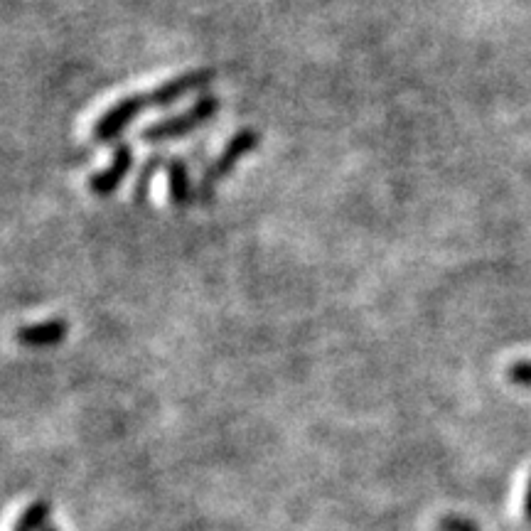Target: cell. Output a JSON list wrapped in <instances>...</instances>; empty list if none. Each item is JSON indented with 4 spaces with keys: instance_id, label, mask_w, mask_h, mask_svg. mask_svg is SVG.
I'll list each match as a JSON object with an SVG mask.
<instances>
[{
    "instance_id": "cell-1",
    "label": "cell",
    "mask_w": 531,
    "mask_h": 531,
    "mask_svg": "<svg viewBox=\"0 0 531 531\" xmlns=\"http://www.w3.org/2000/svg\"><path fill=\"white\" fill-rule=\"evenodd\" d=\"M261 136L256 131H251V128H244V131L234 133L232 141L227 143V148L222 150V155H219L217 160H214L212 165L207 168L205 177L200 180V187H197V197H200L202 202H209L214 197V192H217L219 182L224 180L232 170L239 165V160L244 158L246 153H251L256 146H259Z\"/></svg>"
},
{
    "instance_id": "cell-2",
    "label": "cell",
    "mask_w": 531,
    "mask_h": 531,
    "mask_svg": "<svg viewBox=\"0 0 531 531\" xmlns=\"http://www.w3.org/2000/svg\"><path fill=\"white\" fill-rule=\"evenodd\" d=\"M219 111V99L217 96H202L192 109H187L185 114L180 116H170L165 121L155 123V126L146 128L141 133V138L146 143H163V141H173V138L187 136L190 131L200 128L202 123H207L209 118Z\"/></svg>"
},
{
    "instance_id": "cell-3",
    "label": "cell",
    "mask_w": 531,
    "mask_h": 531,
    "mask_svg": "<svg viewBox=\"0 0 531 531\" xmlns=\"http://www.w3.org/2000/svg\"><path fill=\"white\" fill-rule=\"evenodd\" d=\"M146 109H150L148 94L126 96V99L118 101L116 106H111V109L99 118V123L94 126V138L101 143H111Z\"/></svg>"
},
{
    "instance_id": "cell-4",
    "label": "cell",
    "mask_w": 531,
    "mask_h": 531,
    "mask_svg": "<svg viewBox=\"0 0 531 531\" xmlns=\"http://www.w3.org/2000/svg\"><path fill=\"white\" fill-rule=\"evenodd\" d=\"M131 165H133V150L131 146H126V143H121V146L114 150V158H111L109 168L89 177V190L94 192L96 197H109L111 192H116L118 185L126 180Z\"/></svg>"
},
{
    "instance_id": "cell-5",
    "label": "cell",
    "mask_w": 531,
    "mask_h": 531,
    "mask_svg": "<svg viewBox=\"0 0 531 531\" xmlns=\"http://www.w3.org/2000/svg\"><path fill=\"white\" fill-rule=\"evenodd\" d=\"M209 82H212V72L182 74V77L170 79V82L160 84L158 89L150 91L148 94L150 106H158V109H163V106L175 104V101H180L182 96H187L190 91H197L200 87H205V84H209Z\"/></svg>"
},
{
    "instance_id": "cell-6",
    "label": "cell",
    "mask_w": 531,
    "mask_h": 531,
    "mask_svg": "<svg viewBox=\"0 0 531 531\" xmlns=\"http://www.w3.org/2000/svg\"><path fill=\"white\" fill-rule=\"evenodd\" d=\"M69 325L64 320H47V323L25 325L15 330V342L23 347H52L67 337Z\"/></svg>"
},
{
    "instance_id": "cell-7",
    "label": "cell",
    "mask_w": 531,
    "mask_h": 531,
    "mask_svg": "<svg viewBox=\"0 0 531 531\" xmlns=\"http://www.w3.org/2000/svg\"><path fill=\"white\" fill-rule=\"evenodd\" d=\"M168 187H170V200L175 207H187L192 202V185L187 165L180 158H173L168 163Z\"/></svg>"
},
{
    "instance_id": "cell-8",
    "label": "cell",
    "mask_w": 531,
    "mask_h": 531,
    "mask_svg": "<svg viewBox=\"0 0 531 531\" xmlns=\"http://www.w3.org/2000/svg\"><path fill=\"white\" fill-rule=\"evenodd\" d=\"M47 517H50V504L47 502H32L20 519L15 522L13 531H42L47 524Z\"/></svg>"
},
{
    "instance_id": "cell-9",
    "label": "cell",
    "mask_w": 531,
    "mask_h": 531,
    "mask_svg": "<svg viewBox=\"0 0 531 531\" xmlns=\"http://www.w3.org/2000/svg\"><path fill=\"white\" fill-rule=\"evenodd\" d=\"M160 165H163V155H153V158H150L148 163H146V168H143V173H141V177H138V185H136V197H138V200H143V197H146V192H148V187H150V180H153L155 170H158Z\"/></svg>"
},
{
    "instance_id": "cell-10",
    "label": "cell",
    "mask_w": 531,
    "mask_h": 531,
    "mask_svg": "<svg viewBox=\"0 0 531 531\" xmlns=\"http://www.w3.org/2000/svg\"><path fill=\"white\" fill-rule=\"evenodd\" d=\"M507 379L517 386H531V359L512 364V367L507 369Z\"/></svg>"
},
{
    "instance_id": "cell-11",
    "label": "cell",
    "mask_w": 531,
    "mask_h": 531,
    "mask_svg": "<svg viewBox=\"0 0 531 531\" xmlns=\"http://www.w3.org/2000/svg\"><path fill=\"white\" fill-rule=\"evenodd\" d=\"M441 527L445 531H477L475 524L465 522V519H460V517H445L441 522Z\"/></svg>"
},
{
    "instance_id": "cell-12",
    "label": "cell",
    "mask_w": 531,
    "mask_h": 531,
    "mask_svg": "<svg viewBox=\"0 0 531 531\" xmlns=\"http://www.w3.org/2000/svg\"><path fill=\"white\" fill-rule=\"evenodd\" d=\"M524 514H527V522H531V477L527 485V495H524Z\"/></svg>"
},
{
    "instance_id": "cell-13",
    "label": "cell",
    "mask_w": 531,
    "mask_h": 531,
    "mask_svg": "<svg viewBox=\"0 0 531 531\" xmlns=\"http://www.w3.org/2000/svg\"><path fill=\"white\" fill-rule=\"evenodd\" d=\"M42 531H57V529H55V527H45Z\"/></svg>"
}]
</instances>
